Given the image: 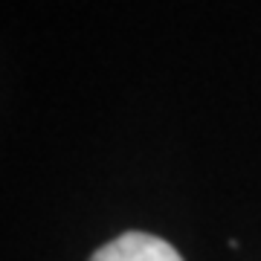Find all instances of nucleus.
Instances as JSON below:
<instances>
[{
	"instance_id": "nucleus-1",
	"label": "nucleus",
	"mask_w": 261,
	"mask_h": 261,
	"mask_svg": "<svg viewBox=\"0 0 261 261\" xmlns=\"http://www.w3.org/2000/svg\"><path fill=\"white\" fill-rule=\"evenodd\" d=\"M90 261H183L168 241L148 232H125L93 252Z\"/></svg>"
}]
</instances>
